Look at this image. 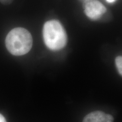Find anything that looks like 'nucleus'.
I'll return each instance as SVG.
<instances>
[{
	"label": "nucleus",
	"mask_w": 122,
	"mask_h": 122,
	"mask_svg": "<svg viewBox=\"0 0 122 122\" xmlns=\"http://www.w3.org/2000/svg\"><path fill=\"white\" fill-rule=\"evenodd\" d=\"M106 1L108 3H114V2H115L117 0H106Z\"/></svg>",
	"instance_id": "8"
},
{
	"label": "nucleus",
	"mask_w": 122,
	"mask_h": 122,
	"mask_svg": "<svg viewBox=\"0 0 122 122\" xmlns=\"http://www.w3.org/2000/svg\"><path fill=\"white\" fill-rule=\"evenodd\" d=\"M5 44L10 54L15 56H23L32 47V36L26 29L17 27L9 32L6 37Z\"/></svg>",
	"instance_id": "1"
},
{
	"label": "nucleus",
	"mask_w": 122,
	"mask_h": 122,
	"mask_svg": "<svg viewBox=\"0 0 122 122\" xmlns=\"http://www.w3.org/2000/svg\"><path fill=\"white\" fill-rule=\"evenodd\" d=\"M43 38L46 46L54 51L63 49L67 41V36L65 28L57 20H51L44 24Z\"/></svg>",
	"instance_id": "2"
},
{
	"label": "nucleus",
	"mask_w": 122,
	"mask_h": 122,
	"mask_svg": "<svg viewBox=\"0 0 122 122\" xmlns=\"http://www.w3.org/2000/svg\"><path fill=\"white\" fill-rule=\"evenodd\" d=\"M13 1L14 0H0V2L5 5H8L11 4Z\"/></svg>",
	"instance_id": "6"
},
{
	"label": "nucleus",
	"mask_w": 122,
	"mask_h": 122,
	"mask_svg": "<svg viewBox=\"0 0 122 122\" xmlns=\"http://www.w3.org/2000/svg\"><path fill=\"white\" fill-rule=\"evenodd\" d=\"M114 117L110 114L103 111H96L87 114L83 122H114Z\"/></svg>",
	"instance_id": "4"
},
{
	"label": "nucleus",
	"mask_w": 122,
	"mask_h": 122,
	"mask_svg": "<svg viewBox=\"0 0 122 122\" xmlns=\"http://www.w3.org/2000/svg\"><path fill=\"white\" fill-rule=\"evenodd\" d=\"M115 63L118 72L120 75H122V56H118L116 58Z\"/></svg>",
	"instance_id": "5"
},
{
	"label": "nucleus",
	"mask_w": 122,
	"mask_h": 122,
	"mask_svg": "<svg viewBox=\"0 0 122 122\" xmlns=\"http://www.w3.org/2000/svg\"><path fill=\"white\" fill-rule=\"evenodd\" d=\"M0 122H7L5 117L1 114H0Z\"/></svg>",
	"instance_id": "7"
},
{
	"label": "nucleus",
	"mask_w": 122,
	"mask_h": 122,
	"mask_svg": "<svg viewBox=\"0 0 122 122\" xmlns=\"http://www.w3.org/2000/svg\"><path fill=\"white\" fill-rule=\"evenodd\" d=\"M106 10L105 6L97 0H91L85 5V14L88 18L94 20L100 19Z\"/></svg>",
	"instance_id": "3"
}]
</instances>
